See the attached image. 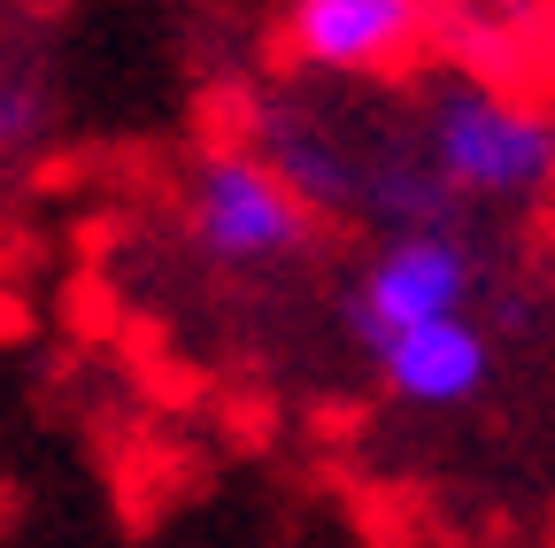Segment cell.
I'll use <instances>...</instances> for the list:
<instances>
[{"mask_svg":"<svg viewBox=\"0 0 555 548\" xmlns=\"http://www.w3.org/2000/svg\"><path fill=\"white\" fill-rule=\"evenodd\" d=\"M425 155L463 201H540L555 193V109L478 78H448L425 109Z\"/></svg>","mask_w":555,"mask_h":548,"instance_id":"6da1fadb","label":"cell"},{"mask_svg":"<svg viewBox=\"0 0 555 548\" xmlns=\"http://www.w3.org/2000/svg\"><path fill=\"white\" fill-rule=\"evenodd\" d=\"M478 294V255L455 232H393L371 263L356 294H347V324H356L363 348H386V340L440 324V317H470Z\"/></svg>","mask_w":555,"mask_h":548,"instance_id":"7a4b0ae2","label":"cell"},{"mask_svg":"<svg viewBox=\"0 0 555 548\" xmlns=\"http://www.w3.org/2000/svg\"><path fill=\"white\" fill-rule=\"evenodd\" d=\"M309 240V209L270 178L262 155L217 148L193 170V247L217 263H270Z\"/></svg>","mask_w":555,"mask_h":548,"instance_id":"3957f363","label":"cell"},{"mask_svg":"<svg viewBox=\"0 0 555 548\" xmlns=\"http://www.w3.org/2000/svg\"><path fill=\"white\" fill-rule=\"evenodd\" d=\"M440 0H294L286 39L324 78H386L433 39Z\"/></svg>","mask_w":555,"mask_h":548,"instance_id":"277c9868","label":"cell"},{"mask_svg":"<svg viewBox=\"0 0 555 548\" xmlns=\"http://www.w3.org/2000/svg\"><path fill=\"white\" fill-rule=\"evenodd\" d=\"M386 386L416 409H463L486 394V379H494V332H486L478 317H440V324H416L401 340H386V348H371Z\"/></svg>","mask_w":555,"mask_h":548,"instance_id":"5b68a950","label":"cell"},{"mask_svg":"<svg viewBox=\"0 0 555 548\" xmlns=\"http://www.w3.org/2000/svg\"><path fill=\"white\" fill-rule=\"evenodd\" d=\"M247 155H262L270 178L286 186L309 217H317V209H356V201H363V163L347 155V140H339L332 124L294 116V109H270V116H262V140H255Z\"/></svg>","mask_w":555,"mask_h":548,"instance_id":"8992f818","label":"cell"},{"mask_svg":"<svg viewBox=\"0 0 555 548\" xmlns=\"http://www.w3.org/2000/svg\"><path fill=\"white\" fill-rule=\"evenodd\" d=\"M363 209L386 217L393 232H455L463 201L440 186V170H433L425 155H393L386 170L363 163Z\"/></svg>","mask_w":555,"mask_h":548,"instance_id":"52a82bcc","label":"cell"},{"mask_svg":"<svg viewBox=\"0 0 555 548\" xmlns=\"http://www.w3.org/2000/svg\"><path fill=\"white\" fill-rule=\"evenodd\" d=\"M39 93L31 86H0V148H16V140H31V131H39Z\"/></svg>","mask_w":555,"mask_h":548,"instance_id":"ba28073f","label":"cell"}]
</instances>
